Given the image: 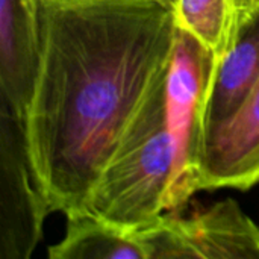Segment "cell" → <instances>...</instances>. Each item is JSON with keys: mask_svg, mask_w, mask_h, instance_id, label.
<instances>
[{"mask_svg": "<svg viewBox=\"0 0 259 259\" xmlns=\"http://www.w3.org/2000/svg\"><path fill=\"white\" fill-rule=\"evenodd\" d=\"M176 27L193 36L219 67L229 55L247 20L237 0H176Z\"/></svg>", "mask_w": 259, "mask_h": 259, "instance_id": "cell-9", "label": "cell"}, {"mask_svg": "<svg viewBox=\"0 0 259 259\" xmlns=\"http://www.w3.org/2000/svg\"><path fill=\"white\" fill-rule=\"evenodd\" d=\"M52 214L29 164L21 123L0 103V259H29Z\"/></svg>", "mask_w": 259, "mask_h": 259, "instance_id": "cell-5", "label": "cell"}, {"mask_svg": "<svg viewBox=\"0 0 259 259\" xmlns=\"http://www.w3.org/2000/svg\"><path fill=\"white\" fill-rule=\"evenodd\" d=\"M132 237L144 259H259V226L232 199L167 211Z\"/></svg>", "mask_w": 259, "mask_h": 259, "instance_id": "cell-4", "label": "cell"}, {"mask_svg": "<svg viewBox=\"0 0 259 259\" xmlns=\"http://www.w3.org/2000/svg\"><path fill=\"white\" fill-rule=\"evenodd\" d=\"M164 88L165 83L137 115L91 188L80 214L134 234L165 212L173 155L165 127Z\"/></svg>", "mask_w": 259, "mask_h": 259, "instance_id": "cell-2", "label": "cell"}, {"mask_svg": "<svg viewBox=\"0 0 259 259\" xmlns=\"http://www.w3.org/2000/svg\"><path fill=\"white\" fill-rule=\"evenodd\" d=\"M156 2H159V3H162V5H165L167 8H173L175 6V3H176V0H156Z\"/></svg>", "mask_w": 259, "mask_h": 259, "instance_id": "cell-11", "label": "cell"}, {"mask_svg": "<svg viewBox=\"0 0 259 259\" xmlns=\"http://www.w3.org/2000/svg\"><path fill=\"white\" fill-rule=\"evenodd\" d=\"M211 67L212 59L205 49L178 29L164 88L165 127L173 155L165 212L185 208L197 193V159L202 143L200 106Z\"/></svg>", "mask_w": 259, "mask_h": 259, "instance_id": "cell-3", "label": "cell"}, {"mask_svg": "<svg viewBox=\"0 0 259 259\" xmlns=\"http://www.w3.org/2000/svg\"><path fill=\"white\" fill-rule=\"evenodd\" d=\"M258 79L259 12L241 30L240 38L223 62L209 71L200 106L202 138L209 129L235 112Z\"/></svg>", "mask_w": 259, "mask_h": 259, "instance_id": "cell-8", "label": "cell"}, {"mask_svg": "<svg viewBox=\"0 0 259 259\" xmlns=\"http://www.w3.org/2000/svg\"><path fill=\"white\" fill-rule=\"evenodd\" d=\"M259 184V79L235 112L209 129L197 159V191Z\"/></svg>", "mask_w": 259, "mask_h": 259, "instance_id": "cell-6", "label": "cell"}, {"mask_svg": "<svg viewBox=\"0 0 259 259\" xmlns=\"http://www.w3.org/2000/svg\"><path fill=\"white\" fill-rule=\"evenodd\" d=\"M258 2H259V0H258Z\"/></svg>", "mask_w": 259, "mask_h": 259, "instance_id": "cell-12", "label": "cell"}, {"mask_svg": "<svg viewBox=\"0 0 259 259\" xmlns=\"http://www.w3.org/2000/svg\"><path fill=\"white\" fill-rule=\"evenodd\" d=\"M36 67V0H0V99L20 123Z\"/></svg>", "mask_w": 259, "mask_h": 259, "instance_id": "cell-7", "label": "cell"}, {"mask_svg": "<svg viewBox=\"0 0 259 259\" xmlns=\"http://www.w3.org/2000/svg\"><path fill=\"white\" fill-rule=\"evenodd\" d=\"M65 219L64 238L50 246V259H144L132 234L121 232L87 214Z\"/></svg>", "mask_w": 259, "mask_h": 259, "instance_id": "cell-10", "label": "cell"}, {"mask_svg": "<svg viewBox=\"0 0 259 259\" xmlns=\"http://www.w3.org/2000/svg\"><path fill=\"white\" fill-rule=\"evenodd\" d=\"M38 67L21 120L50 212H82L137 115L165 83L173 11L156 0H36Z\"/></svg>", "mask_w": 259, "mask_h": 259, "instance_id": "cell-1", "label": "cell"}]
</instances>
